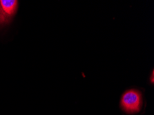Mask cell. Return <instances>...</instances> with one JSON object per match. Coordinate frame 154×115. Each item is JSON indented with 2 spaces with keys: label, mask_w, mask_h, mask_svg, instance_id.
Returning a JSON list of instances; mask_svg holds the SVG:
<instances>
[{
  "label": "cell",
  "mask_w": 154,
  "mask_h": 115,
  "mask_svg": "<svg viewBox=\"0 0 154 115\" xmlns=\"http://www.w3.org/2000/svg\"><path fill=\"white\" fill-rule=\"evenodd\" d=\"M153 76H154V74H153V70L152 71V73H151V83L153 84V82H154V80H153Z\"/></svg>",
  "instance_id": "4"
},
{
  "label": "cell",
  "mask_w": 154,
  "mask_h": 115,
  "mask_svg": "<svg viewBox=\"0 0 154 115\" xmlns=\"http://www.w3.org/2000/svg\"><path fill=\"white\" fill-rule=\"evenodd\" d=\"M0 6L4 13L11 19L17 10L18 1L16 0H1Z\"/></svg>",
  "instance_id": "2"
},
{
  "label": "cell",
  "mask_w": 154,
  "mask_h": 115,
  "mask_svg": "<svg viewBox=\"0 0 154 115\" xmlns=\"http://www.w3.org/2000/svg\"><path fill=\"white\" fill-rule=\"evenodd\" d=\"M10 20V18L7 17V16L4 13L3 11L1 8V6H0V25H2L3 23H8Z\"/></svg>",
  "instance_id": "3"
},
{
  "label": "cell",
  "mask_w": 154,
  "mask_h": 115,
  "mask_svg": "<svg viewBox=\"0 0 154 115\" xmlns=\"http://www.w3.org/2000/svg\"><path fill=\"white\" fill-rule=\"evenodd\" d=\"M144 105L143 95L136 88L126 90L121 95L120 108L127 115H134L141 112Z\"/></svg>",
  "instance_id": "1"
}]
</instances>
